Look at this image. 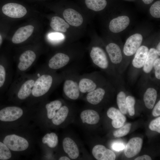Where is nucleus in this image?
Listing matches in <instances>:
<instances>
[{"instance_id": "58836bf2", "label": "nucleus", "mask_w": 160, "mask_h": 160, "mask_svg": "<svg viewBox=\"0 0 160 160\" xmlns=\"http://www.w3.org/2000/svg\"><path fill=\"white\" fill-rule=\"evenodd\" d=\"M154 107L152 112V115L155 117L160 115V100L157 102Z\"/></svg>"}, {"instance_id": "f3484780", "label": "nucleus", "mask_w": 160, "mask_h": 160, "mask_svg": "<svg viewBox=\"0 0 160 160\" xmlns=\"http://www.w3.org/2000/svg\"><path fill=\"white\" fill-rule=\"evenodd\" d=\"M34 28V27L31 25L19 28L13 36L12 42L14 44H19L24 41L32 34Z\"/></svg>"}, {"instance_id": "5701e85b", "label": "nucleus", "mask_w": 160, "mask_h": 160, "mask_svg": "<svg viewBox=\"0 0 160 160\" xmlns=\"http://www.w3.org/2000/svg\"><path fill=\"white\" fill-rule=\"evenodd\" d=\"M80 118L83 123L93 125L97 123L100 119L98 113L92 109H87L83 111L80 114Z\"/></svg>"}, {"instance_id": "6e6552de", "label": "nucleus", "mask_w": 160, "mask_h": 160, "mask_svg": "<svg viewBox=\"0 0 160 160\" xmlns=\"http://www.w3.org/2000/svg\"><path fill=\"white\" fill-rule=\"evenodd\" d=\"M3 13L11 18H19L25 16L27 12L25 8L16 3H10L4 5L2 8Z\"/></svg>"}, {"instance_id": "7ed1b4c3", "label": "nucleus", "mask_w": 160, "mask_h": 160, "mask_svg": "<svg viewBox=\"0 0 160 160\" xmlns=\"http://www.w3.org/2000/svg\"><path fill=\"white\" fill-rule=\"evenodd\" d=\"M53 78L49 74H43L39 77L34 82L32 94L35 97L42 96L46 94L51 88Z\"/></svg>"}, {"instance_id": "39448f33", "label": "nucleus", "mask_w": 160, "mask_h": 160, "mask_svg": "<svg viewBox=\"0 0 160 160\" xmlns=\"http://www.w3.org/2000/svg\"><path fill=\"white\" fill-rule=\"evenodd\" d=\"M78 79L77 78L70 76L66 78L63 85V91L65 96L73 100L77 99L80 94Z\"/></svg>"}, {"instance_id": "a18cd8bd", "label": "nucleus", "mask_w": 160, "mask_h": 160, "mask_svg": "<svg viewBox=\"0 0 160 160\" xmlns=\"http://www.w3.org/2000/svg\"><path fill=\"white\" fill-rule=\"evenodd\" d=\"M2 41V36L0 34V46L1 44Z\"/></svg>"}, {"instance_id": "ea45409f", "label": "nucleus", "mask_w": 160, "mask_h": 160, "mask_svg": "<svg viewBox=\"0 0 160 160\" xmlns=\"http://www.w3.org/2000/svg\"><path fill=\"white\" fill-rule=\"evenodd\" d=\"M124 148V145L120 143H115L112 145L113 149L118 151L123 150Z\"/></svg>"}, {"instance_id": "1a4fd4ad", "label": "nucleus", "mask_w": 160, "mask_h": 160, "mask_svg": "<svg viewBox=\"0 0 160 160\" xmlns=\"http://www.w3.org/2000/svg\"><path fill=\"white\" fill-rule=\"evenodd\" d=\"M23 111L20 108L16 106H9L0 111V120L10 122L16 120L21 117Z\"/></svg>"}, {"instance_id": "c756f323", "label": "nucleus", "mask_w": 160, "mask_h": 160, "mask_svg": "<svg viewBox=\"0 0 160 160\" xmlns=\"http://www.w3.org/2000/svg\"><path fill=\"white\" fill-rule=\"evenodd\" d=\"M42 142L44 144H46L50 148H54L58 144V137L54 132L48 133L42 138Z\"/></svg>"}, {"instance_id": "c03bdc74", "label": "nucleus", "mask_w": 160, "mask_h": 160, "mask_svg": "<svg viewBox=\"0 0 160 160\" xmlns=\"http://www.w3.org/2000/svg\"><path fill=\"white\" fill-rule=\"evenodd\" d=\"M59 160H70V159L68 157L66 156H63L60 157L59 159Z\"/></svg>"}, {"instance_id": "a878e982", "label": "nucleus", "mask_w": 160, "mask_h": 160, "mask_svg": "<svg viewBox=\"0 0 160 160\" xmlns=\"http://www.w3.org/2000/svg\"><path fill=\"white\" fill-rule=\"evenodd\" d=\"M84 2L87 8L96 12L103 10L107 5L106 0H84Z\"/></svg>"}, {"instance_id": "79ce46f5", "label": "nucleus", "mask_w": 160, "mask_h": 160, "mask_svg": "<svg viewBox=\"0 0 160 160\" xmlns=\"http://www.w3.org/2000/svg\"><path fill=\"white\" fill-rule=\"evenodd\" d=\"M159 55L160 56V42H159L155 48Z\"/></svg>"}, {"instance_id": "ddd939ff", "label": "nucleus", "mask_w": 160, "mask_h": 160, "mask_svg": "<svg viewBox=\"0 0 160 160\" xmlns=\"http://www.w3.org/2000/svg\"><path fill=\"white\" fill-rule=\"evenodd\" d=\"M70 60V57L68 55L61 52L58 53L49 60L48 66L52 69H58L66 66Z\"/></svg>"}, {"instance_id": "a211bd4d", "label": "nucleus", "mask_w": 160, "mask_h": 160, "mask_svg": "<svg viewBox=\"0 0 160 160\" xmlns=\"http://www.w3.org/2000/svg\"><path fill=\"white\" fill-rule=\"evenodd\" d=\"M36 57V55L33 51L28 50L24 52L19 57L18 68L21 71L26 70L32 65Z\"/></svg>"}, {"instance_id": "c85d7f7f", "label": "nucleus", "mask_w": 160, "mask_h": 160, "mask_svg": "<svg viewBox=\"0 0 160 160\" xmlns=\"http://www.w3.org/2000/svg\"><path fill=\"white\" fill-rule=\"evenodd\" d=\"M127 96L123 91H121L118 93L116 96V102L119 110L123 114H126L128 112L126 99Z\"/></svg>"}, {"instance_id": "dca6fc26", "label": "nucleus", "mask_w": 160, "mask_h": 160, "mask_svg": "<svg viewBox=\"0 0 160 160\" xmlns=\"http://www.w3.org/2000/svg\"><path fill=\"white\" fill-rule=\"evenodd\" d=\"M108 116L111 119V124L115 128H119L123 126L126 121L125 116L119 110L113 107L109 108L107 112Z\"/></svg>"}, {"instance_id": "72a5a7b5", "label": "nucleus", "mask_w": 160, "mask_h": 160, "mask_svg": "<svg viewBox=\"0 0 160 160\" xmlns=\"http://www.w3.org/2000/svg\"><path fill=\"white\" fill-rule=\"evenodd\" d=\"M150 12L151 15L154 18L160 17V1L154 2L150 8Z\"/></svg>"}, {"instance_id": "aec40b11", "label": "nucleus", "mask_w": 160, "mask_h": 160, "mask_svg": "<svg viewBox=\"0 0 160 160\" xmlns=\"http://www.w3.org/2000/svg\"><path fill=\"white\" fill-rule=\"evenodd\" d=\"M63 146L64 151L72 159H77L79 152L78 146L73 140L69 137L64 138L63 141Z\"/></svg>"}, {"instance_id": "7c9ffc66", "label": "nucleus", "mask_w": 160, "mask_h": 160, "mask_svg": "<svg viewBox=\"0 0 160 160\" xmlns=\"http://www.w3.org/2000/svg\"><path fill=\"white\" fill-rule=\"evenodd\" d=\"M131 126V124L130 123H127L124 125L113 132V136L115 137H120L127 135L130 130Z\"/></svg>"}, {"instance_id": "4be33fe9", "label": "nucleus", "mask_w": 160, "mask_h": 160, "mask_svg": "<svg viewBox=\"0 0 160 160\" xmlns=\"http://www.w3.org/2000/svg\"><path fill=\"white\" fill-rule=\"evenodd\" d=\"M159 57L155 48H151L149 49L142 68L145 74H149L151 73L153 70L154 62Z\"/></svg>"}, {"instance_id": "b1692460", "label": "nucleus", "mask_w": 160, "mask_h": 160, "mask_svg": "<svg viewBox=\"0 0 160 160\" xmlns=\"http://www.w3.org/2000/svg\"><path fill=\"white\" fill-rule=\"evenodd\" d=\"M50 26L54 30L62 32H65L70 27L69 25L63 18L55 16L52 17Z\"/></svg>"}, {"instance_id": "cd10ccee", "label": "nucleus", "mask_w": 160, "mask_h": 160, "mask_svg": "<svg viewBox=\"0 0 160 160\" xmlns=\"http://www.w3.org/2000/svg\"><path fill=\"white\" fill-rule=\"evenodd\" d=\"M62 105L61 101L59 100H55L47 104L45 107L48 118L52 119L55 116L56 111L59 110Z\"/></svg>"}, {"instance_id": "6ab92c4d", "label": "nucleus", "mask_w": 160, "mask_h": 160, "mask_svg": "<svg viewBox=\"0 0 160 160\" xmlns=\"http://www.w3.org/2000/svg\"><path fill=\"white\" fill-rule=\"evenodd\" d=\"M105 85L99 86L93 91L88 93L86 95L87 101L93 105H96L100 103L105 94Z\"/></svg>"}, {"instance_id": "20e7f679", "label": "nucleus", "mask_w": 160, "mask_h": 160, "mask_svg": "<svg viewBox=\"0 0 160 160\" xmlns=\"http://www.w3.org/2000/svg\"><path fill=\"white\" fill-rule=\"evenodd\" d=\"M3 143L10 150L15 151H21L26 150L29 143L25 138L15 134L6 136Z\"/></svg>"}, {"instance_id": "473e14b6", "label": "nucleus", "mask_w": 160, "mask_h": 160, "mask_svg": "<svg viewBox=\"0 0 160 160\" xmlns=\"http://www.w3.org/2000/svg\"><path fill=\"white\" fill-rule=\"evenodd\" d=\"M126 101L129 114L130 116H133L135 114V99L134 97L129 95L127 97Z\"/></svg>"}, {"instance_id": "c9c22d12", "label": "nucleus", "mask_w": 160, "mask_h": 160, "mask_svg": "<svg viewBox=\"0 0 160 160\" xmlns=\"http://www.w3.org/2000/svg\"><path fill=\"white\" fill-rule=\"evenodd\" d=\"M154 70V76L158 81L160 80V58L159 57L155 61L153 70Z\"/></svg>"}, {"instance_id": "f8f14e48", "label": "nucleus", "mask_w": 160, "mask_h": 160, "mask_svg": "<svg viewBox=\"0 0 160 160\" xmlns=\"http://www.w3.org/2000/svg\"><path fill=\"white\" fill-rule=\"evenodd\" d=\"M143 140L140 137L131 139L127 144L124 150L125 155L127 158H132L140 151L143 144Z\"/></svg>"}, {"instance_id": "9d476101", "label": "nucleus", "mask_w": 160, "mask_h": 160, "mask_svg": "<svg viewBox=\"0 0 160 160\" xmlns=\"http://www.w3.org/2000/svg\"><path fill=\"white\" fill-rule=\"evenodd\" d=\"M149 50V48L144 45H141L137 50L132 62L134 72L135 71V72H137V71L143 68Z\"/></svg>"}, {"instance_id": "f03ea898", "label": "nucleus", "mask_w": 160, "mask_h": 160, "mask_svg": "<svg viewBox=\"0 0 160 160\" xmlns=\"http://www.w3.org/2000/svg\"><path fill=\"white\" fill-rule=\"evenodd\" d=\"M105 51L116 71L121 73L125 70L123 56L120 47L114 43H110L105 47Z\"/></svg>"}, {"instance_id": "412c9836", "label": "nucleus", "mask_w": 160, "mask_h": 160, "mask_svg": "<svg viewBox=\"0 0 160 160\" xmlns=\"http://www.w3.org/2000/svg\"><path fill=\"white\" fill-rule=\"evenodd\" d=\"M143 95V101L146 107L152 109L156 102L157 92L154 87L150 86L147 87Z\"/></svg>"}, {"instance_id": "0eeeda50", "label": "nucleus", "mask_w": 160, "mask_h": 160, "mask_svg": "<svg viewBox=\"0 0 160 160\" xmlns=\"http://www.w3.org/2000/svg\"><path fill=\"white\" fill-rule=\"evenodd\" d=\"M99 81L92 75H86L79 78L78 79V85L81 93H88L99 86L104 85L101 84Z\"/></svg>"}, {"instance_id": "bb28decb", "label": "nucleus", "mask_w": 160, "mask_h": 160, "mask_svg": "<svg viewBox=\"0 0 160 160\" xmlns=\"http://www.w3.org/2000/svg\"><path fill=\"white\" fill-rule=\"evenodd\" d=\"M68 113L69 109L68 107L66 105L62 106L52 119L53 124L56 125L60 124L65 120Z\"/></svg>"}, {"instance_id": "e433bc0d", "label": "nucleus", "mask_w": 160, "mask_h": 160, "mask_svg": "<svg viewBox=\"0 0 160 160\" xmlns=\"http://www.w3.org/2000/svg\"><path fill=\"white\" fill-rule=\"evenodd\" d=\"M48 37L51 40L59 41L63 39L64 36L63 34L60 33H52L49 34Z\"/></svg>"}, {"instance_id": "f704fd0d", "label": "nucleus", "mask_w": 160, "mask_h": 160, "mask_svg": "<svg viewBox=\"0 0 160 160\" xmlns=\"http://www.w3.org/2000/svg\"><path fill=\"white\" fill-rule=\"evenodd\" d=\"M149 128L152 131L160 133V117L152 121L149 124Z\"/></svg>"}, {"instance_id": "423d86ee", "label": "nucleus", "mask_w": 160, "mask_h": 160, "mask_svg": "<svg viewBox=\"0 0 160 160\" xmlns=\"http://www.w3.org/2000/svg\"><path fill=\"white\" fill-rule=\"evenodd\" d=\"M143 40L141 34L136 33L129 36L126 40L123 48L124 54L127 57L134 54L141 46Z\"/></svg>"}, {"instance_id": "2eb2a0df", "label": "nucleus", "mask_w": 160, "mask_h": 160, "mask_svg": "<svg viewBox=\"0 0 160 160\" xmlns=\"http://www.w3.org/2000/svg\"><path fill=\"white\" fill-rule=\"evenodd\" d=\"M129 23L130 19L127 16H119L111 21L109 24V29L113 33H119L125 29Z\"/></svg>"}, {"instance_id": "f257e3e1", "label": "nucleus", "mask_w": 160, "mask_h": 160, "mask_svg": "<svg viewBox=\"0 0 160 160\" xmlns=\"http://www.w3.org/2000/svg\"><path fill=\"white\" fill-rule=\"evenodd\" d=\"M89 55L95 65L109 74H115L116 71L107 53L103 48L99 46L92 47Z\"/></svg>"}, {"instance_id": "4468645a", "label": "nucleus", "mask_w": 160, "mask_h": 160, "mask_svg": "<svg viewBox=\"0 0 160 160\" xmlns=\"http://www.w3.org/2000/svg\"><path fill=\"white\" fill-rule=\"evenodd\" d=\"M92 153L94 157L98 160H114L116 158V156L112 151L101 145L94 146Z\"/></svg>"}, {"instance_id": "37998d69", "label": "nucleus", "mask_w": 160, "mask_h": 160, "mask_svg": "<svg viewBox=\"0 0 160 160\" xmlns=\"http://www.w3.org/2000/svg\"><path fill=\"white\" fill-rule=\"evenodd\" d=\"M143 2L146 4H148L151 3L154 0H142Z\"/></svg>"}, {"instance_id": "2f4dec72", "label": "nucleus", "mask_w": 160, "mask_h": 160, "mask_svg": "<svg viewBox=\"0 0 160 160\" xmlns=\"http://www.w3.org/2000/svg\"><path fill=\"white\" fill-rule=\"evenodd\" d=\"M12 156L9 149L4 143L0 142V160H7Z\"/></svg>"}, {"instance_id": "9b49d317", "label": "nucleus", "mask_w": 160, "mask_h": 160, "mask_svg": "<svg viewBox=\"0 0 160 160\" xmlns=\"http://www.w3.org/2000/svg\"><path fill=\"white\" fill-rule=\"evenodd\" d=\"M63 17L70 25L79 27L83 23V19L81 15L76 10L71 8L65 9L63 12Z\"/></svg>"}, {"instance_id": "393cba45", "label": "nucleus", "mask_w": 160, "mask_h": 160, "mask_svg": "<svg viewBox=\"0 0 160 160\" xmlns=\"http://www.w3.org/2000/svg\"><path fill=\"white\" fill-rule=\"evenodd\" d=\"M34 82L33 80L30 79L26 81L22 84L17 94L19 99H25L30 95Z\"/></svg>"}, {"instance_id": "4c0bfd02", "label": "nucleus", "mask_w": 160, "mask_h": 160, "mask_svg": "<svg viewBox=\"0 0 160 160\" xmlns=\"http://www.w3.org/2000/svg\"><path fill=\"white\" fill-rule=\"evenodd\" d=\"M6 71L4 68L0 64V87H2L5 81Z\"/></svg>"}, {"instance_id": "a19ab883", "label": "nucleus", "mask_w": 160, "mask_h": 160, "mask_svg": "<svg viewBox=\"0 0 160 160\" xmlns=\"http://www.w3.org/2000/svg\"><path fill=\"white\" fill-rule=\"evenodd\" d=\"M151 158L147 155L139 156L134 159L135 160H151Z\"/></svg>"}]
</instances>
